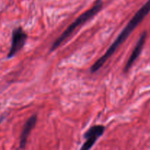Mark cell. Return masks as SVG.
Returning <instances> with one entry per match:
<instances>
[{
    "label": "cell",
    "mask_w": 150,
    "mask_h": 150,
    "mask_svg": "<svg viewBox=\"0 0 150 150\" xmlns=\"http://www.w3.org/2000/svg\"><path fill=\"white\" fill-rule=\"evenodd\" d=\"M37 120H38L37 116L32 115L28 119V120L25 123L20 136V148L21 149H24L25 146H26L30 133L36 125Z\"/></svg>",
    "instance_id": "obj_6"
},
{
    "label": "cell",
    "mask_w": 150,
    "mask_h": 150,
    "mask_svg": "<svg viewBox=\"0 0 150 150\" xmlns=\"http://www.w3.org/2000/svg\"><path fill=\"white\" fill-rule=\"evenodd\" d=\"M146 36H147L146 32H144L141 35L137 43L135 45V48L134 49H133V52H132L131 55L130 56L127 63H126L125 66L124 73H127V72L129 71L130 67L133 66V64H134L135 62L136 61V59H137L139 58V56H140L141 53H142V49H143L144 48V45L145 44V42H146Z\"/></svg>",
    "instance_id": "obj_5"
},
{
    "label": "cell",
    "mask_w": 150,
    "mask_h": 150,
    "mask_svg": "<svg viewBox=\"0 0 150 150\" xmlns=\"http://www.w3.org/2000/svg\"><path fill=\"white\" fill-rule=\"evenodd\" d=\"M28 35L21 26L16 27L12 32L11 46L7 54V58H12L23 48Z\"/></svg>",
    "instance_id": "obj_3"
},
{
    "label": "cell",
    "mask_w": 150,
    "mask_h": 150,
    "mask_svg": "<svg viewBox=\"0 0 150 150\" xmlns=\"http://www.w3.org/2000/svg\"><path fill=\"white\" fill-rule=\"evenodd\" d=\"M103 7V2L100 0H98L96 3L95 4V5L92 7H91L89 10H86V12H84L83 13H82L81 16H79V17L76 18V20L75 21H73L64 32L62 33V35L54 41V43L51 45V48L50 49V51H54V50H56L57 48H58L61 45V44H62L67 38L70 36H71L72 34L74 32V31L77 29L79 26H81L83 23H86V21L91 19L92 18H93L97 13H99L100 11L101 8Z\"/></svg>",
    "instance_id": "obj_2"
},
{
    "label": "cell",
    "mask_w": 150,
    "mask_h": 150,
    "mask_svg": "<svg viewBox=\"0 0 150 150\" xmlns=\"http://www.w3.org/2000/svg\"><path fill=\"white\" fill-rule=\"evenodd\" d=\"M150 12V0H148L140 9L137 11V13L133 16V17L130 19L125 27L120 32L119 36L114 42L110 45L109 48L106 51V52L101 57H100L93 65L91 67V73H95L98 71L104 65L107 60L115 53L117 48L127 40V38L130 36L133 30L142 23V21L145 18L146 16Z\"/></svg>",
    "instance_id": "obj_1"
},
{
    "label": "cell",
    "mask_w": 150,
    "mask_h": 150,
    "mask_svg": "<svg viewBox=\"0 0 150 150\" xmlns=\"http://www.w3.org/2000/svg\"><path fill=\"white\" fill-rule=\"evenodd\" d=\"M105 126L100 125H94L91 127L84 133L83 137L86 139V141L82 145L80 150H90L92 149V147L94 146L95 142L98 141V139L103 136V134L105 132Z\"/></svg>",
    "instance_id": "obj_4"
}]
</instances>
